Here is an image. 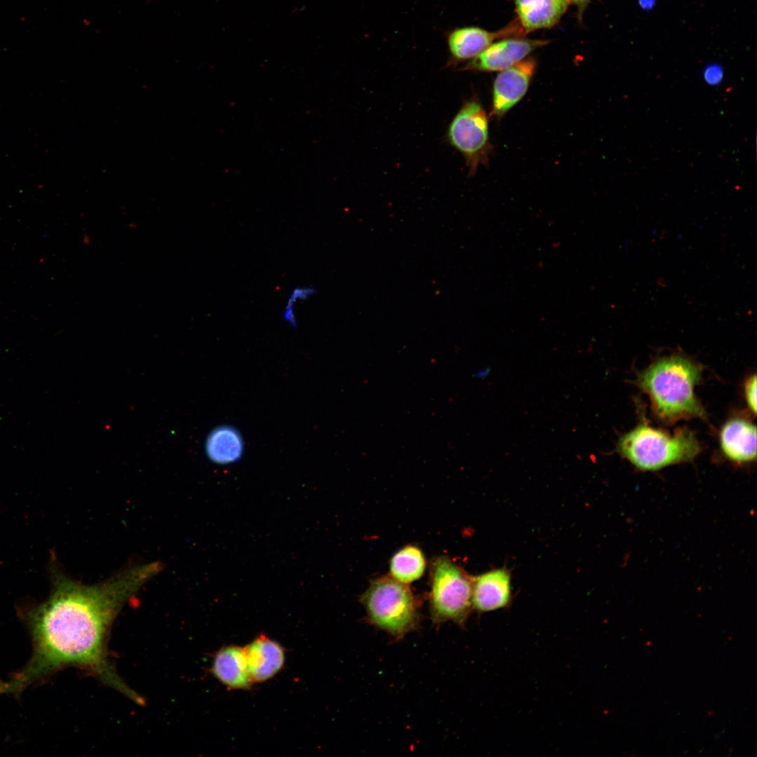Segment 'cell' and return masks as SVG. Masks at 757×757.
I'll return each instance as SVG.
<instances>
[{"label": "cell", "mask_w": 757, "mask_h": 757, "mask_svg": "<svg viewBox=\"0 0 757 757\" xmlns=\"http://www.w3.org/2000/svg\"><path fill=\"white\" fill-rule=\"evenodd\" d=\"M567 1H568L569 4L571 3V4H574L577 7L578 12V18L580 19V21L581 22V19L582 18L583 12L585 11L586 7L588 6V4L591 1V0H567Z\"/></svg>", "instance_id": "obj_19"}, {"label": "cell", "mask_w": 757, "mask_h": 757, "mask_svg": "<svg viewBox=\"0 0 757 757\" xmlns=\"http://www.w3.org/2000/svg\"><path fill=\"white\" fill-rule=\"evenodd\" d=\"M212 671L231 689H246L252 683L244 648L228 646L220 649L214 657Z\"/></svg>", "instance_id": "obj_14"}, {"label": "cell", "mask_w": 757, "mask_h": 757, "mask_svg": "<svg viewBox=\"0 0 757 757\" xmlns=\"http://www.w3.org/2000/svg\"><path fill=\"white\" fill-rule=\"evenodd\" d=\"M425 567L426 559L423 551L416 545H408L392 557L390 575L408 585L419 579L423 575Z\"/></svg>", "instance_id": "obj_16"}, {"label": "cell", "mask_w": 757, "mask_h": 757, "mask_svg": "<svg viewBox=\"0 0 757 757\" xmlns=\"http://www.w3.org/2000/svg\"><path fill=\"white\" fill-rule=\"evenodd\" d=\"M550 43L548 40L514 36L492 43L458 70L500 71L522 61L533 50Z\"/></svg>", "instance_id": "obj_8"}, {"label": "cell", "mask_w": 757, "mask_h": 757, "mask_svg": "<svg viewBox=\"0 0 757 757\" xmlns=\"http://www.w3.org/2000/svg\"><path fill=\"white\" fill-rule=\"evenodd\" d=\"M159 569L158 563H149L94 585H82L55 571L49 599L27 613L34 645L32 657L20 671L0 682V693L19 695L50 674L76 666L142 704L110 664L107 639L121 607Z\"/></svg>", "instance_id": "obj_1"}, {"label": "cell", "mask_w": 757, "mask_h": 757, "mask_svg": "<svg viewBox=\"0 0 757 757\" xmlns=\"http://www.w3.org/2000/svg\"><path fill=\"white\" fill-rule=\"evenodd\" d=\"M360 601L368 622L395 640L402 639L419 627L418 601L407 584L390 575L372 580Z\"/></svg>", "instance_id": "obj_4"}, {"label": "cell", "mask_w": 757, "mask_h": 757, "mask_svg": "<svg viewBox=\"0 0 757 757\" xmlns=\"http://www.w3.org/2000/svg\"><path fill=\"white\" fill-rule=\"evenodd\" d=\"M701 367L683 355L656 360L640 373L639 387L648 395L655 414L666 423L704 416L695 395Z\"/></svg>", "instance_id": "obj_2"}, {"label": "cell", "mask_w": 757, "mask_h": 757, "mask_svg": "<svg viewBox=\"0 0 757 757\" xmlns=\"http://www.w3.org/2000/svg\"><path fill=\"white\" fill-rule=\"evenodd\" d=\"M725 456L737 464L751 463L756 458V428L749 421L735 418L728 421L719 434Z\"/></svg>", "instance_id": "obj_11"}, {"label": "cell", "mask_w": 757, "mask_h": 757, "mask_svg": "<svg viewBox=\"0 0 757 757\" xmlns=\"http://www.w3.org/2000/svg\"><path fill=\"white\" fill-rule=\"evenodd\" d=\"M446 140L463 156L470 176L480 165L487 163L491 149L489 119L475 97L464 102L452 118L446 129Z\"/></svg>", "instance_id": "obj_6"}, {"label": "cell", "mask_w": 757, "mask_h": 757, "mask_svg": "<svg viewBox=\"0 0 757 757\" xmlns=\"http://www.w3.org/2000/svg\"><path fill=\"white\" fill-rule=\"evenodd\" d=\"M244 648L252 683L271 678L284 664L285 653L282 646L264 634L257 636Z\"/></svg>", "instance_id": "obj_12"}, {"label": "cell", "mask_w": 757, "mask_h": 757, "mask_svg": "<svg viewBox=\"0 0 757 757\" xmlns=\"http://www.w3.org/2000/svg\"><path fill=\"white\" fill-rule=\"evenodd\" d=\"M526 34L516 19L495 32L476 26L454 28L446 35L449 55L446 67H456L461 62L471 60L497 39Z\"/></svg>", "instance_id": "obj_7"}, {"label": "cell", "mask_w": 757, "mask_h": 757, "mask_svg": "<svg viewBox=\"0 0 757 757\" xmlns=\"http://www.w3.org/2000/svg\"><path fill=\"white\" fill-rule=\"evenodd\" d=\"M536 67L532 57L499 71L493 85L491 114L501 118L525 95Z\"/></svg>", "instance_id": "obj_9"}, {"label": "cell", "mask_w": 757, "mask_h": 757, "mask_svg": "<svg viewBox=\"0 0 757 757\" xmlns=\"http://www.w3.org/2000/svg\"><path fill=\"white\" fill-rule=\"evenodd\" d=\"M617 451L641 471H655L693 460L701 446L695 434L678 428L673 434L641 423L624 434Z\"/></svg>", "instance_id": "obj_3"}, {"label": "cell", "mask_w": 757, "mask_h": 757, "mask_svg": "<svg viewBox=\"0 0 757 757\" xmlns=\"http://www.w3.org/2000/svg\"><path fill=\"white\" fill-rule=\"evenodd\" d=\"M511 601V574L506 568L472 577V610L479 613L493 611L508 606Z\"/></svg>", "instance_id": "obj_10"}, {"label": "cell", "mask_w": 757, "mask_h": 757, "mask_svg": "<svg viewBox=\"0 0 757 757\" xmlns=\"http://www.w3.org/2000/svg\"><path fill=\"white\" fill-rule=\"evenodd\" d=\"M430 572L432 622L439 625L451 621L465 627L472 610V577L444 555L432 559Z\"/></svg>", "instance_id": "obj_5"}, {"label": "cell", "mask_w": 757, "mask_h": 757, "mask_svg": "<svg viewBox=\"0 0 757 757\" xmlns=\"http://www.w3.org/2000/svg\"><path fill=\"white\" fill-rule=\"evenodd\" d=\"M705 83L711 86L719 85L723 78V71L721 67L716 64L708 66L703 74Z\"/></svg>", "instance_id": "obj_18"}, {"label": "cell", "mask_w": 757, "mask_h": 757, "mask_svg": "<svg viewBox=\"0 0 757 757\" xmlns=\"http://www.w3.org/2000/svg\"><path fill=\"white\" fill-rule=\"evenodd\" d=\"M744 394L746 403L750 409L756 414V376H750L744 384Z\"/></svg>", "instance_id": "obj_17"}, {"label": "cell", "mask_w": 757, "mask_h": 757, "mask_svg": "<svg viewBox=\"0 0 757 757\" xmlns=\"http://www.w3.org/2000/svg\"><path fill=\"white\" fill-rule=\"evenodd\" d=\"M514 3L516 20L526 34L554 26L569 4L567 0H514Z\"/></svg>", "instance_id": "obj_13"}, {"label": "cell", "mask_w": 757, "mask_h": 757, "mask_svg": "<svg viewBox=\"0 0 757 757\" xmlns=\"http://www.w3.org/2000/svg\"><path fill=\"white\" fill-rule=\"evenodd\" d=\"M245 444L240 432L227 425L214 428L207 435L205 451L207 458L219 465H228L240 460Z\"/></svg>", "instance_id": "obj_15"}]
</instances>
